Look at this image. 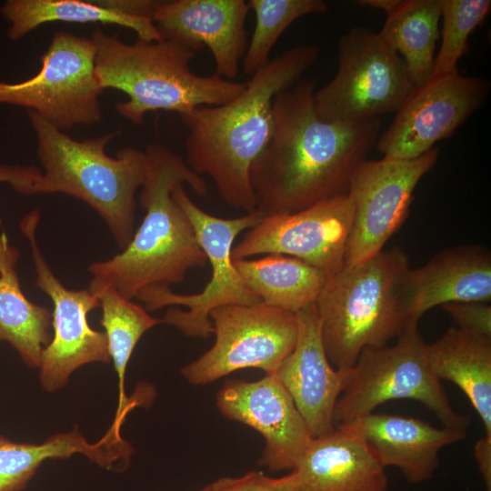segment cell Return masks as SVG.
Instances as JSON below:
<instances>
[{
    "mask_svg": "<svg viewBox=\"0 0 491 491\" xmlns=\"http://www.w3.org/2000/svg\"><path fill=\"white\" fill-rule=\"evenodd\" d=\"M249 11L245 0L160 1L152 20L165 39L195 52L206 45L215 74L232 80L247 47L245 23Z\"/></svg>",
    "mask_w": 491,
    "mask_h": 491,
    "instance_id": "e0dca14e",
    "label": "cell"
},
{
    "mask_svg": "<svg viewBox=\"0 0 491 491\" xmlns=\"http://www.w3.org/2000/svg\"><path fill=\"white\" fill-rule=\"evenodd\" d=\"M172 195L188 216L197 242L212 269L211 278L201 292L183 295L173 292L169 286L155 285L141 289L135 296L147 311L167 306H182L168 309L162 322L178 329L185 336L207 337L213 334L210 314L213 310L232 305L260 303L257 296L246 286L236 270L232 248L237 235L256 225L264 217L257 209L235 218H221L201 209L177 185Z\"/></svg>",
    "mask_w": 491,
    "mask_h": 491,
    "instance_id": "ba28073f",
    "label": "cell"
},
{
    "mask_svg": "<svg viewBox=\"0 0 491 491\" xmlns=\"http://www.w3.org/2000/svg\"><path fill=\"white\" fill-rule=\"evenodd\" d=\"M146 172L139 195L145 215L128 246L114 257L89 266V290L113 288L127 299L155 285L179 284L186 274L204 267L207 258L194 227L172 195L187 184L199 196L207 194L205 179L166 146L152 143L145 151Z\"/></svg>",
    "mask_w": 491,
    "mask_h": 491,
    "instance_id": "3957f363",
    "label": "cell"
},
{
    "mask_svg": "<svg viewBox=\"0 0 491 491\" xmlns=\"http://www.w3.org/2000/svg\"><path fill=\"white\" fill-rule=\"evenodd\" d=\"M52 313L21 290L15 270L0 276V341L8 342L30 367H39L51 342Z\"/></svg>",
    "mask_w": 491,
    "mask_h": 491,
    "instance_id": "4316f807",
    "label": "cell"
},
{
    "mask_svg": "<svg viewBox=\"0 0 491 491\" xmlns=\"http://www.w3.org/2000/svg\"><path fill=\"white\" fill-rule=\"evenodd\" d=\"M90 39L95 46V72L103 90L113 88L128 96L117 103V112L139 125L151 111L165 110L180 117L204 105H220L236 97L246 82L214 74L199 75L190 63L195 52L169 39L133 44L95 28Z\"/></svg>",
    "mask_w": 491,
    "mask_h": 491,
    "instance_id": "277c9868",
    "label": "cell"
},
{
    "mask_svg": "<svg viewBox=\"0 0 491 491\" xmlns=\"http://www.w3.org/2000/svg\"><path fill=\"white\" fill-rule=\"evenodd\" d=\"M256 25L243 57V71L252 75L269 62V55L280 35L295 21L307 15L325 14L322 0H250Z\"/></svg>",
    "mask_w": 491,
    "mask_h": 491,
    "instance_id": "f1b7e54d",
    "label": "cell"
},
{
    "mask_svg": "<svg viewBox=\"0 0 491 491\" xmlns=\"http://www.w3.org/2000/svg\"><path fill=\"white\" fill-rule=\"evenodd\" d=\"M215 343L180 372L192 385L204 386L235 371L258 368L275 374L295 347V313L267 306L232 305L210 314Z\"/></svg>",
    "mask_w": 491,
    "mask_h": 491,
    "instance_id": "8fae6325",
    "label": "cell"
},
{
    "mask_svg": "<svg viewBox=\"0 0 491 491\" xmlns=\"http://www.w3.org/2000/svg\"><path fill=\"white\" fill-rule=\"evenodd\" d=\"M438 154L433 147L416 158L384 156L366 159L357 167L346 192L353 206V222L345 266L359 265L384 249L408 216L414 191L436 164Z\"/></svg>",
    "mask_w": 491,
    "mask_h": 491,
    "instance_id": "7c38bea8",
    "label": "cell"
},
{
    "mask_svg": "<svg viewBox=\"0 0 491 491\" xmlns=\"http://www.w3.org/2000/svg\"><path fill=\"white\" fill-rule=\"evenodd\" d=\"M358 3L386 13L378 35L404 60L416 86L426 83L431 77L436 43L440 35L442 0H362Z\"/></svg>",
    "mask_w": 491,
    "mask_h": 491,
    "instance_id": "cb8c5ba5",
    "label": "cell"
},
{
    "mask_svg": "<svg viewBox=\"0 0 491 491\" xmlns=\"http://www.w3.org/2000/svg\"><path fill=\"white\" fill-rule=\"evenodd\" d=\"M315 80L300 79L273 101L274 131L250 181L264 216L292 214L345 195L379 137L378 118L329 122L315 108Z\"/></svg>",
    "mask_w": 491,
    "mask_h": 491,
    "instance_id": "6da1fadb",
    "label": "cell"
},
{
    "mask_svg": "<svg viewBox=\"0 0 491 491\" xmlns=\"http://www.w3.org/2000/svg\"><path fill=\"white\" fill-rule=\"evenodd\" d=\"M358 420L379 463L385 468H398L412 484L431 479L439 466L441 449L466 436L464 431L394 414L371 413Z\"/></svg>",
    "mask_w": 491,
    "mask_h": 491,
    "instance_id": "44dd1931",
    "label": "cell"
},
{
    "mask_svg": "<svg viewBox=\"0 0 491 491\" xmlns=\"http://www.w3.org/2000/svg\"><path fill=\"white\" fill-rule=\"evenodd\" d=\"M40 212L25 215L20 229L28 239L36 274L35 286L45 292L54 305L52 326L54 337L45 347L40 362V381L47 392L62 388L70 375L83 365L111 360L105 332L94 330L87 314L100 307L96 295L89 288H66L54 275L36 240Z\"/></svg>",
    "mask_w": 491,
    "mask_h": 491,
    "instance_id": "4fadbf2b",
    "label": "cell"
},
{
    "mask_svg": "<svg viewBox=\"0 0 491 491\" xmlns=\"http://www.w3.org/2000/svg\"><path fill=\"white\" fill-rule=\"evenodd\" d=\"M489 82L459 73L416 86L376 141L386 157L412 159L451 136L485 102Z\"/></svg>",
    "mask_w": 491,
    "mask_h": 491,
    "instance_id": "9a60e30c",
    "label": "cell"
},
{
    "mask_svg": "<svg viewBox=\"0 0 491 491\" xmlns=\"http://www.w3.org/2000/svg\"><path fill=\"white\" fill-rule=\"evenodd\" d=\"M490 7V0H442V40L430 78L459 73L457 63L466 53L469 35Z\"/></svg>",
    "mask_w": 491,
    "mask_h": 491,
    "instance_id": "f546056e",
    "label": "cell"
},
{
    "mask_svg": "<svg viewBox=\"0 0 491 491\" xmlns=\"http://www.w3.org/2000/svg\"><path fill=\"white\" fill-rule=\"evenodd\" d=\"M234 265L262 303L295 314L316 302L327 278L306 262L280 254L235 259Z\"/></svg>",
    "mask_w": 491,
    "mask_h": 491,
    "instance_id": "d4e9b609",
    "label": "cell"
},
{
    "mask_svg": "<svg viewBox=\"0 0 491 491\" xmlns=\"http://www.w3.org/2000/svg\"><path fill=\"white\" fill-rule=\"evenodd\" d=\"M40 175L41 171L34 165H0V182L8 183L24 195H34ZM18 259L19 252L8 245L4 234H0V276L15 270Z\"/></svg>",
    "mask_w": 491,
    "mask_h": 491,
    "instance_id": "4dcf8cb0",
    "label": "cell"
},
{
    "mask_svg": "<svg viewBox=\"0 0 491 491\" xmlns=\"http://www.w3.org/2000/svg\"><path fill=\"white\" fill-rule=\"evenodd\" d=\"M95 59L90 38L57 31L36 75L23 82H0V104L26 107L61 131L98 123L104 90L95 75Z\"/></svg>",
    "mask_w": 491,
    "mask_h": 491,
    "instance_id": "30bf717a",
    "label": "cell"
},
{
    "mask_svg": "<svg viewBox=\"0 0 491 491\" xmlns=\"http://www.w3.org/2000/svg\"><path fill=\"white\" fill-rule=\"evenodd\" d=\"M409 268L407 253L396 246L327 276L316 305L336 368H351L365 348L386 346L403 331L399 291Z\"/></svg>",
    "mask_w": 491,
    "mask_h": 491,
    "instance_id": "8992f818",
    "label": "cell"
},
{
    "mask_svg": "<svg viewBox=\"0 0 491 491\" xmlns=\"http://www.w3.org/2000/svg\"><path fill=\"white\" fill-rule=\"evenodd\" d=\"M296 491H387L388 477L356 419L313 437L293 469Z\"/></svg>",
    "mask_w": 491,
    "mask_h": 491,
    "instance_id": "ffe728a7",
    "label": "cell"
},
{
    "mask_svg": "<svg viewBox=\"0 0 491 491\" xmlns=\"http://www.w3.org/2000/svg\"><path fill=\"white\" fill-rule=\"evenodd\" d=\"M214 491H296L295 471L281 477H271L251 471L238 477H222L212 483Z\"/></svg>",
    "mask_w": 491,
    "mask_h": 491,
    "instance_id": "1f68e13d",
    "label": "cell"
},
{
    "mask_svg": "<svg viewBox=\"0 0 491 491\" xmlns=\"http://www.w3.org/2000/svg\"><path fill=\"white\" fill-rule=\"evenodd\" d=\"M426 345L417 326H407L393 346L365 348L349 368L335 406V426L367 416L383 403L411 399L433 412L443 426L466 432L470 416L452 407L428 364Z\"/></svg>",
    "mask_w": 491,
    "mask_h": 491,
    "instance_id": "52a82bcc",
    "label": "cell"
},
{
    "mask_svg": "<svg viewBox=\"0 0 491 491\" xmlns=\"http://www.w3.org/2000/svg\"><path fill=\"white\" fill-rule=\"evenodd\" d=\"M353 206L346 194L292 214L264 216L233 246L232 258L262 254L292 256L327 276L344 266Z\"/></svg>",
    "mask_w": 491,
    "mask_h": 491,
    "instance_id": "5bb4252c",
    "label": "cell"
},
{
    "mask_svg": "<svg viewBox=\"0 0 491 491\" xmlns=\"http://www.w3.org/2000/svg\"><path fill=\"white\" fill-rule=\"evenodd\" d=\"M474 456L486 491H491V440L479 438L474 446Z\"/></svg>",
    "mask_w": 491,
    "mask_h": 491,
    "instance_id": "836d02e7",
    "label": "cell"
},
{
    "mask_svg": "<svg viewBox=\"0 0 491 491\" xmlns=\"http://www.w3.org/2000/svg\"><path fill=\"white\" fill-rule=\"evenodd\" d=\"M27 113L44 168L34 195L62 193L85 202L105 220L124 250L135 233V195L145 178V151L125 147L111 157L105 145L117 133L79 141L36 113Z\"/></svg>",
    "mask_w": 491,
    "mask_h": 491,
    "instance_id": "5b68a950",
    "label": "cell"
},
{
    "mask_svg": "<svg viewBox=\"0 0 491 491\" xmlns=\"http://www.w3.org/2000/svg\"><path fill=\"white\" fill-rule=\"evenodd\" d=\"M426 352L434 375L461 389L491 440V338L450 326Z\"/></svg>",
    "mask_w": 491,
    "mask_h": 491,
    "instance_id": "603a6c76",
    "label": "cell"
},
{
    "mask_svg": "<svg viewBox=\"0 0 491 491\" xmlns=\"http://www.w3.org/2000/svg\"><path fill=\"white\" fill-rule=\"evenodd\" d=\"M200 491H214L212 484H210V485L205 486V487H204L203 489H201Z\"/></svg>",
    "mask_w": 491,
    "mask_h": 491,
    "instance_id": "e575fe53",
    "label": "cell"
},
{
    "mask_svg": "<svg viewBox=\"0 0 491 491\" xmlns=\"http://www.w3.org/2000/svg\"><path fill=\"white\" fill-rule=\"evenodd\" d=\"M76 453L110 469L117 460L119 446L110 434L89 443L76 428L54 435L40 444L16 443L0 436V491H19L45 460L68 458Z\"/></svg>",
    "mask_w": 491,
    "mask_h": 491,
    "instance_id": "484cf974",
    "label": "cell"
},
{
    "mask_svg": "<svg viewBox=\"0 0 491 491\" xmlns=\"http://www.w3.org/2000/svg\"><path fill=\"white\" fill-rule=\"evenodd\" d=\"M298 333L292 352L275 373L290 395L312 437L332 432L334 410L349 376L329 361L322 340L316 305L297 313Z\"/></svg>",
    "mask_w": 491,
    "mask_h": 491,
    "instance_id": "ac0fdd59",
    "label": "cell"
},
{
    "mask_svg": "<svg viewBox=\"0 0 491 491\" xmlns=\"http://www.w3.org/2000/svg\"><path fill=\"white\" fill-rule=\"evenodd\" d=\"M456 327L491 338V306L479 301L454 302L441 306Z\"/></svg>",
    "mask_w": 491,
    "mask_h": 491,
    "instance_id": "d6a6232c",
    "label": "cell"
},
{
    "mask_svg": "<svg viewBox=\"0 0 491 491\" xmlns=\"http://www.w3.org/2000/svg\"><path fill=\"white\" fill-rule=\"evenodd\" d=\"M319 53L316 45L289 48L252 75L231 101L199 106L181 117L188 128L186 164L197 175H208L230 207L256 210L250 171L273 135L274 98L302 79Z\"/></svg>",
    "mask_w": 491,
    "mask_h": 491,
    "instance_id": "7a4b0ae2",
    "label": "cell"
},
{
    "mask_svg": "<svg viewBox=\"0 0 491 491\" xmlns=\"http://www.w3.org/2000/svg\"><path fill=\"white\" fill-rule=\"evenodd\" d=\"M102 308L101 324L107 337L108 350L118 376L119 404L115 417L126 415L134 406L125 394V374L132 353L150 328L163 323L151 316L140 305L133 303L113 288L95 293Z\"/></svg>",
    "mask_w": 491,
    "mask_h": 491,
    "instance_id": "83f0119b",
    "label": "cell"
},
{
    "mask_svg": "<svg viewBox=\"0 0 491 491\" xmlns=\"http://www.w3.org/2000/svg\"><path fill=\"white\" fill-rule=\"evenodd\" d=\"M155 0H7L0 14L9 23L7 36L20 40L32 30L50 22L101 23L133 30L138 39H163L152 16Z\"/></svg>",
    "mask_w": 491,
    "mask_h": 491,
    "instance_id": "7402d4cb",
    "label": "cell"
},
{
    "mask_svg": "<svg viewBox=\"0 0 491 491\" xmlns=\"http://www.w3.org/2000/svg\"><path fill=\"white\" fill-rule=\"evenodd\" d=\"M215 404L225 417L254 428L264 437L259 463L272 471L293 470L313 438L275 374L253 382L226 380Z\"/></svg>",
    "mask_w": 491,
    "mask_h": 491,
    "instance_id": "2e32d148",
    "label": "cell"
},
{
    "mask_svg": "<svg viewBox=\"0 0 491 491\" xmlns=\"http://www.w3.org/2000/svg\"><path fill=\"white\" fill-rule=\"evenodd\" d=\"M404 327L417 326L429 309L454 302H491V254L480 245L446 248L409 268L400 285Z\"/></svg>",
    "mask_w": 491,
    "mask_h": 491,
    "instance_id": "d6986e66",
    "label": "cell"
},
{
    "mask_svg": "<svg viewBox=\"0 0 491 491\" xmlns=\"http://www.w3.org/2000/svg\"><path fill=\"white\" fill-rule=\"evenodd\" d=\"M401 56L370 29L356 26L338 42L334 78L315 92V108L329 122H354L396 112L415 89Z\"/></svg>",
    "mask_w": 491,
    "mask_h": 491,
    "instance_id": "9c48e42d",
    "label": "cell"
}]
</instances>
